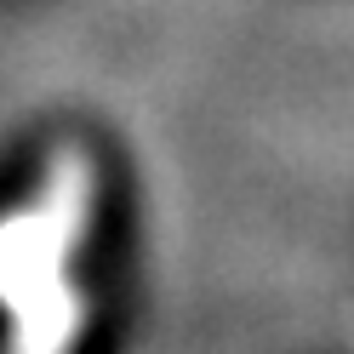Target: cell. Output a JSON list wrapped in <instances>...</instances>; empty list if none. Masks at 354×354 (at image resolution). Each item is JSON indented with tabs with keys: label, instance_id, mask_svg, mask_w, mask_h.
Masks as SVG:
<instances>
[{
	"label": "cell",
	"instance_id": "1",
	"mask_svg": "<svg viewBox=\"0 0 354 354\" xmlns=\"http://www.w3.org/2000/svg\"><path fill=\"white\" fill-rule=\"evenodd\" d=\"M97 229V160L75 143L40 160L24 201L0 212V354H86Z\"/></svg>",
	"mask_w": 354,
	"mask_h": 354
}]
</instances>
